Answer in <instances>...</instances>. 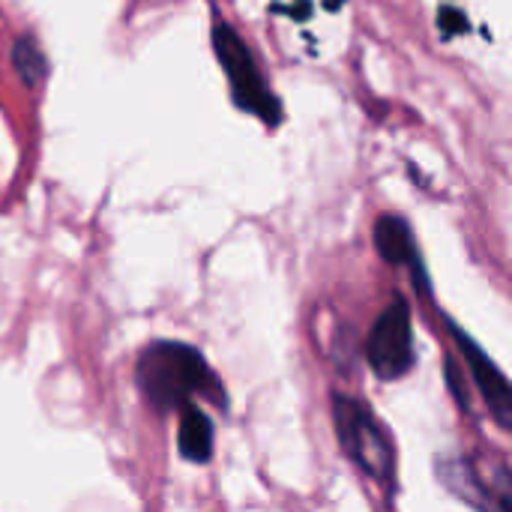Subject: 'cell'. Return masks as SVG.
Returning <instances> with one entry per match:
<instances>
[{"mask_svg":"<svg viewBox=\"0 0 512 512\" xmlns=\"http://www.w3.org/2000/svg\"><path fill=\"white\" fill-rule=\"evenodd\" d=\"M12 69L18 72V78L27 84V87H36L42 84V78L48 75V57L42 51V45L33 39V36H18L12 42Z\"/></svg>","mask_w":512,"mask_h":512,"instance_id":"obj_9","label":"cell"},{"mask_svg":"<svg viewBox=\"0 0 512 512\" xmlns=\"http://www.w3.org/2000/svg\"><path fill=\"white\" fill-rule=\"evenodd\" d=\"M447 369H450V372H447V375H450V381H456V360H453V357L447 360ZM453 390H456L459 405H462V408H468V402H465V396H462V387H459V384H453Z\"/></svg>","mask_w":512,"mask_h":512,"instance_id":"obj_11","label":"cell"},{"mask_svg":"<svg viewBox=\"0 0 512 512\" xmlns=\"http://www.w3.org/2000/svg\"><path fill=\"white\" fill-rule=\"evenodd\" d=\"M375 249H378V255L387 264H393V267H402V264L411 267L414 285L420 288L423 297H429L432 285H429V276H426V264L420 258L414 231H411V225L402 216H381L378 219V225H375Z\"/></svg>","mask_w":512,"mask_h":512,"instance_id":"obj_6","label":"cell"},{"mask_svg":"<svg viewBox=\"0 0 512 512\" xmlns=\"http://www.w3.org/2000/svg\"><path fill=\"white\" fill-rule=\"evenodd\" d=\"M447 327H450V333H453V339H456V345H459V351H462V357H465V363H468V369H471V378H474V384H477L480 396L489 402V411L495 414V420H498L504 429H510V417H512L510 381L501 375V369L489 360V354H483V351H480V345H477L468 333H462L456 324H447Z\"/></svg>","mask_w":512,"mask_h":512,"instance_id":"obj_5","label":"cell"},{"mask_svg":"<svg viewBox=\"0 0 512 512\" xmlns=\"http://www.w3.org/2000/svg\"><path fill=\"white\" fill-rule=\"evenodd\" d=\"M333 423H336L342 453L372 480L390 483L396 474V450H393V441L387 438V432L381 429V423L372 417V411L363 402H357L345 393H336L333 396Z\"/></svg>","mask_w":512,"mask_h":512,"instance_id":"obj_2","label":"cell"},{"mask_svg":"<svg viewBox=\"0 0 512 512\" xmlns=\"http://www.w3.org/2000/svg\"><path fill=\"white\" fill-rule=\"evenodd\" d=\"M438 27L447 33V36H456V33H465L468 30V18L456 9H441L438 15Z\"/></svg>","mask_w":512,"mask_h":512,"instance_id":"obj_10","label":"cell"},{"mask_svg":"<svg viewBox=\"0 0 512 512\" xmlns=\"http://www.w3.org/2000/svg\"><path fill=\"white\" fill-rule=\"evenodd\" d=\"M366 360L381 381L405 378L414 363V327H411V306L405 297H393V303L381 312L375 327L366 339Z\"/></svg>","mask_w":512,"mask_h":512,"instance_id":"obj_4","label":"cell"},{"mask_svg":"<svg viewBox=\"0 0 512 512\" xmlns=\"http://www.w3.org/2000/svg\"><path fill=\"white\" fill-rule=\"evenodd\" d=\"M438 477L450 486L453 495H459L462 501H468L471 507H486L492 504V492L486 489V483L480 480V474L474 471L471 462L465 459H444L438 465Z\"/></svg>","mask_w":512,"mask_h":512,"instance_id":"obj_8","label":"cell"},{"mask_svg":"<svg viewBox=\"0 0 512 512\" xmlns=\"http://www.w3.org/2000/svg\"><path fill=\"white\" fill-rule=\"evenodd\" d=\"M180 414H183L180 417V438H177L180 456L195 462V465H207L213 456V423H210V417L201 408H195L192 402H186L180 408Z\"/></svg>","mask_w":512,"mask_h":512,"instance_id":"obj_7","label":"cell"},{"mask_svg":"<svg viewBox=\"0 0 512 512\" xmlns=\"http://www.w3.org/2000/svg\"><path fill=\"white\" fill-rule=\"evenodd\" d=\"M144 399L159 411L171 414L192 402V396H207L216 408H228L225 387L207 366L204 354L183 342H153L138 357L135 369Z\"/></svg>","mask_w":512,"mask_h":512,"instance_id":"obj_1","label":"cell"},{"mask_svg":"<svg viewBox=\"0 0 512 512\" xmlns=\"http://www.w3.org/2000/svg\"><path fill=\"white\" fill-rule=\"evenodd\" d=\"M213 51L231 81V96H234L237 108L261 117L267 126H276L282 120V105H279L276 93L267 87L249 45L240 39V33L228 21L213 24Z\"/></svg>","mask_w":512,"mask_h":512,"instance_id":"obj_3","label":"cell"}]
</instances>
